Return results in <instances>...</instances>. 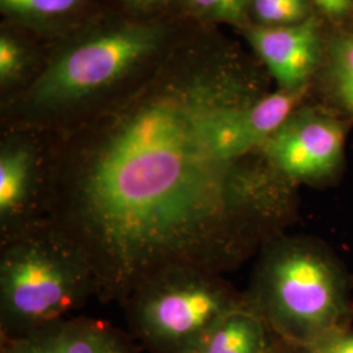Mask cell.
Segmentation results:
<instances>
[{
	"label": "cell",
	"instance_id": "1",
	"mask_svg": "<svg viewBox=\"0 0 353 353\" xmlns=\"http://www.w3.org/2000/svg\"><path fill=\"white\" fill-rule=\"evenodd\" d=\"M256 65L214 26L189 23L130 88L49 134L48 220L84 255L97 299L121 305L178 267L220 274L288 210L261 152L233 121L265 94Z\"/></svg>",
	"mask_w": 353,
	"mask_h": 353
},
{
	"label": "cell",
	"instance_id": "2",
	"mask_svg": "<svg viewBox=\"0 0 353 353\" xmlns=\"http://www.w3.org/2000/svg\"><path fill=\"white\" fill-rule=\"evenodd\" d=\"M190 20L93 14L68 32L33 79L1 102L3 128L55 132L134 85L174 43Z\"/></svg>",
	"mask_w": 353,
	"mask_h": 353
},
{
	"label": "cell",
	"instance_id": "3",
	"mask_svg": "<svg viewBox=\"0 0 353 353\" xmlns=\"http://www.w3.org/2000/svg\"><path fill=\"white\" fill-rule=\"evenodd\" d=\"M97 296L75 243L49 221L0 242V327L13 338L48 327Z\"/></svg>",
	"mask_w": 353,
	"mask_h": 353
},
{
	"label": "cell",
	"instance_id": "4",
	"mask_svg": "<svg viewBox=\"0 0 353 353\" xmlns=\"http://www.w3.org/2000/svg\"><path fill=\"white\" fill-rule=\"evenodd\" d=\"M259 267L255 303L284 338L318 343L339 322L345 294L336 268L299 242L279 241Z\"/></svg>",
	"mask_w": 353,
	"mask_h": 353
},
{
	"label": "cell",
	"instance_id": "5",
	"mask_svg": "<svg viewBox=\"0 0 353 353\" xmlns=\"http://www.w3.org/2000/svg\"><path fill=\"white\" fill-rule=\"evenodd\" d=\"M130 326L153 353H188L228 312L242 306L219 274L169 268L143 281L122 303Z\"/></svg>",
	"mask_w": 353,
	"mask_h": 353
},
{
	"label": "cell",
	"instance_id": "6",
	"mask_svg": "<svg viewBox=\"0 0 353 353\" xmlns=\"http://www.w3.org/2000/svg\"><path fill=\"white\" fill-rule=\"evenodd\" d=\"M51 160L49 134L3 128L0 143V242L48 219Z\"/></svg>",
	"mask_w": 353,
	"mask_h": 353
},
{
	"label": "cell",
	"instance_id": "7",
	"mask_svg": "<svg viewBox=\"0 0 353 353\" xmlns=\"http://www.w3.org/2000/svg\"><path fill=\"white\" fill-rule=\"evenodd\" d=\"M345 127L335 114L300 106L259 150L265 163L287 182L331 176L343 161Z\"/></svg>",
	"mask_w": 353,
	"mask_h": 353
},
{
	"label": "cell",
	"instance_id": "8",
	"mask_svg": "<svg viewBox=\"0 0 353 353\" xmlns=\"http://www.w3.org/2000/svg\"><path fill=\"white\" fill-rule=\"evenodd\" d=\"M243 33L278 89H309L323 63L326 49L327 32L319 14L296 26L250 24Z\"/></svg>",
	"mask_w": 353,
	"mask_h": 353
},
{
	"label": "cell",
	"instance_id": "9",
	"mask_svg": "<svg viewBox=\"0 0 353 353\" xmlns=\"http://www.w3.org/2000/svg\"><path fill=\"white\" fill-rule=\"evenodd\" d=\"M92 0H0V11L13 26L62 37L87 21Z\"/></svg>",
	"mask_w": 353,
	"mask_h": 353
},
{
	"label": "cell",
	"instance_id": "10",
	"mask_svg": "<svg viewBox=\"0 0 353 353\" xmlns=\"http://www.w3.org/2000/svg\"><path fill=\"white\" fill-rule=\"evenodd\" d=\"M265 348L261 316L242 305L221 316L188 353H265Z\"/></svg>",
	"mask_w": 353,
	"mask_h": 353
},
{
	"label": "cell",
	"instance_id": "11",
	"mask_svg": "<svg viewBox=\"0 0 353 353\" xmlns=\"http://www.w3.org/2000/svg\"><path fill=\"white\" fill-rule=\"evenodd\" d=\"M321 79L330 99L353 115V21L327 33Z\"/></svg>",
	"mask_w": 353,
	"mask_h": 353
},
{
	"label": "cell",
	"instance_id": "12",
	"mask_svg": "<svg viewBox=\"0 0 353 353\" xmlns=\"http://www.w3.org/2000/svg\"><path fill=\"white\" fill-rule=\"evenodd\" d=\"M52 326L62 353H137L125 334L102 321L74 318Z\"/></svg>",
	"mask_w": 353,
	"mask_h": 353
},
{
	"label": "cell",
	"instance_id": "13",
	"mask_svg": "<svg viewBox=\"0 0 353 353\" xmlns=\"http://www.w3.org/2000/svg\"><path fill=\"white\" fill-rule=\"evenodd\" d=\"M34 52L23 38L8 29L0 33V88L3 101L26 87L33 77Z\"/></svg>",
	"mask_w": 353,
	"mask_h": 353
},
{
	"label": "cell",
	"instance_id": "14",
	"mask_svg": "<svg viewBox=\"0 0 353 353\" xmlns=\"http://www.w3.org/2000/svg\"><path fill=\"white\" fill-rule=\"evenodd\" d=\"M250 3L252 0H176V11L202 26L227 24L243 30L250 24Z\"/></svg>",
	"mask_w": 353,
	"mask_h": 353
},
{
	"label": "cell",
	"instance_id": "15",
	"mask_svg": "<svg viewBox=\"0 0 353 353\" xmlns=\"http://www.w3.org/2000/svg\"><path fill=\"white\" fill-rule=\"evenodd\" d=\"M314 14L318 13L309 0H252L249 19L254 26H288L303 23Z\"/></svg>",
	"mask_w": 353,
	"mask_h": 353
},
{
	"label": "cell",
	"instance_id": "16",
	"mask_svg": "<svg viewBox=\"0 0 353 353\" xmlns=\"http://www.w3.org/2000/svg\"><path fill=\"white\" fill-rule=\"evenodd\" d=\"M1 353H62L54 326L41 328L21 336H1Z\"/></svg>",
	"mask_w": 353,
	"mask_h": 353
},
{
	"label": "cell",
	"instance_id": "17",
	"mask_svg": "<svg viewBox=\"0 0 353 353\" xmlns=\"http://www.w3.org/2000/svg\"><path fill=\"white\" fill-rule=\"evenodd\" d=\"M316 12L335 26L353 21V0H309Z\"/></svg>",
	"mask_w": 353,
	"mask_h": 353
},
{
	"label": "cell",
	"instance_id": "18",
	"mask_svg": "<svg viewBox=\"0 0 353 353\" xmlns=\"http://www.w3.org/2000/svg\"><path fill=\"white\" fill-rule=\"evenodd\" d=\"M127 12L141 17H163L179 14L176 0H121Z\"/></svg>",
	"mask_w": 353,
	"mask_h": 353
},
{
	"label": "cell",
	"instance_id": "19",
	"mask_svg": "<svg viewBox=\"0 0 353 353\" xmlns=\"http://www.w3.org/2000/svg\"><path fill=\"white\" fill-rule=\"evenodd\" d=\"M313 353H353V336H335L316 343Z\"/></svg>",
	"mask_w": 353,
	"mask_h": 353
}]
</instances>
